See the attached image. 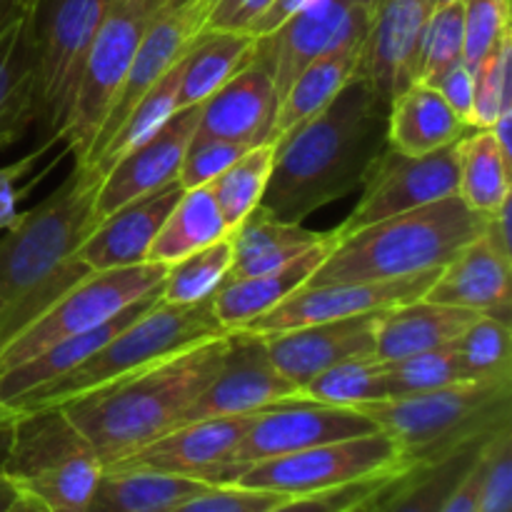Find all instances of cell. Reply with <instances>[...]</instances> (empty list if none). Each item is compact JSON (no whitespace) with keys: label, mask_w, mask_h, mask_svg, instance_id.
Masks as SVG:
<instances>
[{"label":"cell","mask_w":512,"mask_h":512,"mask_svg":"<svg viewBox=\"0 0 512 512\" xmlns=\"http://www.w3.org/2000/svg\"><path fill=\"white\" fill-rule=\"evenodd\" d=\"M255 55V38L235 30H205L183 58L178 108L200 105L238 75Z\"/></svg>","instance_id":"d6a6232c"},{"label":"cell","mask_w":512,"mask_h":512,"mask_svg":"<svg viewBox=\"0 0 512 512\" xmlns=\"http://www.w3.org/2000/svg\"><path fill=\"white\" fill-rule=\"evenodd\" d=\"M363 43L365 35H353V38L330 48L328 53L318 55L313 63H308L295 75V80L278 103L273 133H270L273 143L293 128H298L300 123L318 115L358 75Z\"/></svg>","instance_id":"f1b7e54d"},{"label":"cell","mask_w":512,"mask_h":512,"mask_svg":"<svg viewBox=\"0 0 512 512\" xmlns=\"http://www.w3.org/2000/svg\"><path fill=\"white\" fill-rule=\"evenodd\" d=\"M380 430L375 420L355 408H335L313 400L288 398L255 413L228 463L213 475L210 485H228L240 470L280 455L300 453L335 440L358 438Z\"/></svg>","instance_id":"7c38bea8"},{"label":"cell","mask_w":512,"mask_h":512,"mask_svg":"<svg viewBox=\"0 0 512 512\" xmlns=\"http://www.w3.org/2000/svg\"><path fill=\"white\" fill-rule=\"evenodd\" d=\"M325 233L303 228V223H288L275 218L263 205L253 210L238 228L230 233L233 243V265L228 280L253 278L283 268L293 258L318 245Z\"/></svg>","instance_id":"f546056e"},{"label":"cell","mask_w":512,"mask_h":512,"mask_svg":"<svg viewBox=\"0 0 512 512\" xmlns=\"http://www.w3.org/2000/svg\"><path fill=\"white\" fill-rule=\"evenodd\" d=\"M223 333H228V330L215 318L210 298L193 305H173L158 298V303L150 305L128 328H123L103 348L95 350L85 363H80L70 373L60 375L53 383L15 400L13 405L5 408V415L15 418L25 410L63 405L78 395L103 388L113 380L138 373V370L148 368V365L158 363L168 355L188 350Z\"/></svg>","instance_id":"5b68a950"},{"label":"cell","mask_w":512,"mask_h":512,"mask_svg":"<svg viewBox=\"0 0 512 512\" xmlns=\"http://www.w3.org/2000/svg\"><path fill=\"white\" fill-rule=\"evenodd\" d=\"M208 8L210 0H168L165 3V8L160 10L158 18L153 20V25L145 33L143 43H140L138 53L133 58V65L125 75L123 88H120L118 98H115L113 108H110L98 138L90 145L85 160L110 138V133L118 128L120 120L138 103L140 95L188 55L195 40L205 33Z\"/></svg>","instance_id":"ac0fdd59"},{"label":"cell","mask_w":512,"mask_h":512,"mask_svg":"<svg viewBox=\"0 0 512 512\" xmlns=\"http://www.w3.org/2000/svg\"><path fill=\"white\" fill-rule=\"evenodd\" d=\"M355 410L398 440L410 465H425L512 423V380L460 383Z\"/></svg>","instance_id":"8992f818"},{"label":"cell","mask_w":512,"mask_h":512,"mask_svg":"<svg viewBox=\"0 0 512 512\" xmlns=\"http://www.w3.org/2000/svg\"><path fill=\"white\" fill-rule=\"evenodd\" d=\"M470 130L473 128L448 108L438 90L420 80L388 103L385 140L388 148L403 155L435 153L458 143Z\"/></svg>","instance_id":"83f0119b"},{"label":"cell","mask_w":512,"mask_h":512,"mask_svg":"<svg viewBox=\"0 0 512 512\" xmlns=\"http://www.w3.org/2000/svg\"><path fill=\"white\" fill-rule=\"evenodd\" d=\"M165 3L168 0H113L105 10L85 55L73 108L60 138V143L68 145L75 155V163H83L90 145L98 138L135 53Z\"/></svg>","instance_id":"ba28073f"},{"label":"cell","mask_w":512,"mask_h":512,"mask_svg":"<svg viewBox=\"0 0 512 512\" xmlns=\"http://www.w3.org/2000/svg\"><path fill=\"white\" fill-rule=\"evenodd\" d=\"M273 160V143L255 145V148L245 150L233 165H228L213 183H208L230 233L263 203Z\"/></svg>","instance_id":"74e56055"},{"label":"cell","mask_w":512,"mask_h":512,"mask_svg":"<svg viewBox=\"0 0 512 512\" xmlns=\"http://www.w3.org/2000/svg\"><path fill=\"white\" fill-rule=\"evenodd\" d=\"M430 13V0H375L358 78L368 80L388 103L418 83L420 45Z\"/></svg>","instance_id":"d6986e66"},{"label":"cell","mask_w":512,"mask_h":512,"mask_svg":"<svg viewBox=\"0 0 512 512\" xmlns=\"http://www.w3.org/2000/svg\"><path fill=\"white\" fill-rule=\"evenodd\" d=\"M13 415H0V475H3L5 460H8L10 440H13Z\"/></svg>","instance_id":"11a10c76"},{"label":"cell","mask_w":512,"mask_h":512,"mask_svg":"<svg viewBox=\"0 0 512 512\" xmlns=\"http://www.w3.org/2000/svg\"><path fill=\"white\" fill-rule=\"evenodd\" d=\"M510 53L512 33L500 40L488 58L473 70L475 100H473V128H493L495 120L512 110L510 103Z\"/></svg>","instance_id":"7bdbcfd3"},{"label":"cell","mask_w":512,"mask_h":512,"mask_svg":"<svg viewBox=\"0 0 512 512\" xmlns=\"http://www.w3.org/2000/svg\"><path fill=\"white\" fill-rule=\"evenodd\" d=\"M393 478H398V475H393ZM393 478H378L368 480V483L348 485V488L328 490V493L288 498L265 512H350L353 508H358V505H363L365 500L373 498V495H378Z\"/></svg>","instance_id":"c3c4849f"},{"label":"cell","mask_w":512,"mask_h":512,"mask_svg":"<svg viewBox=\"0 0 512 512\" xmlns=\"http://www.w3.org/2000/svg\"><path fill=\"white\" fill-rule=\"evenodd\" d=\"M230 265H233V243L228 235L170 263L160 285V300L173 305L203 303L213 298L220 285L228 280Z\"/></svg>","instance_id":"f35d334b"},{"label":"cell","mask_w":512,"mask_h":512,"mask_svg":"<svg viewBox=\"0 0 512 512\" xmlns=\"http://www.w3.org/2000/svg\"><path fill=\"white\" fill-rule=\"evenodd\" d=\"M428 85H433L440 93V98L448 103V108L458 115L463 123H468L473 128V100H475V75L468 65L460 60V63L450 65L443 73L435 75L433 80H428Z\"/></svg>","instance_id":"681fc988"},{"label":"cell","mask_w":512,"mask_h":512,"mask_svg":"<svg viewBox=\"0 0 512 512\" xmlns=\"http://www.w3.org/2000/svg\"><path fill=\"white\" fill-rule=\"evenodd\" d=\"M253 418L255 413L185 423L105 470H150V473L198 478L210 485L213 475L228 463L230 453L250 428Z\"/></svg>","instance_id":"44dd1931"},{"label":"cell","mask_w":512,"mask_h":512,"mask_svg":"<svg viewBox=\"0 0 512 512\" xmlns=\"http://www.w3.org/2000/svg\"><path fill=\"white\" fill-rule=\"evenodd\" d=\"M415 468L408 463L398 440L385 430H375L358 438L315 445L300 453L280 455L240 470L228 485L265 490L285 498L328 493L355 483L393 478Z\"/></svg>","instance_id":"9c48e42d"},{"label":"cell","mask_w":512,"mask_h":512,"mask_svg":"<svg viewBox=\"0 0 512 512\" xmlns=\"http://www.w3.org/2000/svg\"><path fill=\"white\" fill-rule=\"evenodd\" d=\"M100 175L85 165L0 235V350L90 270L78 250L95 228Z\"/></svg>","instance_id":"7a4b0ae2"},{"label":"cell","mask_w":512,"mask_h":512,"mask_svg":"<svg viewBox=\"0 0 512 512\" xmlns=\"http://www.w3.org/2000/svg\"><path fill=\"white\" fill-rule=\"evenodd\" d=\"M228 333L63 403L103 468L183 425L185 413L223 365Z\"/></svg>","instance_id":"3957f363"},{"label":"cell","mask_w":512,"mask_h":512,"mask_svg":"<svg viewBox=\"0 0 512 512\" xmlns=\"http://www.w3.org/2000/svg\"><path fill=\"white\" fill-rule=\"evenodd\" d=\"M273 0H210L205 30H235L248 33L255 20L270 8Z\"/></svg>","instance_id":"f907efd6"},{"label":"cell","mask_w":512,"mask_h":512,"mask_svg":"<svg viewBox=\"0 0 512 512\" xmlns=\"http://www.w3.org/2000/svg\"><path fill=\"white\" fill-rule=\"evenodd\" d=\"M198 115L200 105L180 108L158 133L135 145L105 170L95 195V225L128 200L178 180L183 155L198 128Z\"/></svg>","instance_id":"ffe728a7"},{"label":"cell","mask_w":512,"mask_h":512,"mask_svg":"<svg viewBox=\"0 0 512 512\" xmlns=\"http://www.w3.org/2000/svg\"><path fill=\"white\" fill-rule=\"evenodd\" d=\"M18 488L5 475H0V512H8L10 505L18 500Z\"/></svg>","instance_id":"9f6ffc18"},{"label":"cell","mask_w":512,"mask_h":512,"mask_svg":"<svg viewBox=\"0 0 512 512\" xmlns=\"http://www.w3.org/2000/svg\"><path fill=\"white\" fill-rule=\"evenodd\" d=\"M3 475L45 510L85 512L103 463L63 405H45L15 415Z\"/></svg>","instance_id":"52a82bcc"},{"label":"cell","mask_w":512,"mask_h":512,"mask_svg":"<svg viewBox=\"0 0 512 512\" xmlns=\"http://www.w3.org/2000/svg\"><path fill=\"white\" fill-rule=\"evenodd\" d=\"M165 270L168 265L143 263L85 275L0 350V373L25 363L60 340L100 328L138 300L160 293Z\"/></svg>","instance_id":"30bf717a"},{"label":"cell","mask_w":512,"mask_h":512,"mask_svg":"<svg viewBox=\"0 0 512 512\" xmlns=\"http://www.w3.org/2000/svg\"><path fill=\"white\" fill-rule=\"evenodd\" d=\"M453 345L470 383L512 380V335L508 320L478 315Z\"/></svg>","instance_id":"ab89813d"},{"label":"cell","mask_w":512,"mask_h":512,"mask_svg":"<svg viewBox=\"0 0 512 512\" xmlns=\"http://www.w3.org/2000/svg\"><path fill=\"white\" fill-rule=\"evenodd\" d=\"M113 0H38L33 18L40 128L45 145L60 143L85 55Z\"/></svg>","instance_id":"8fae6325"},{"label":"cell","mask_w":512,"mask_h":512,"mask_svg":"<svg viewBox=\"0 0 512 512\" xmlns=\"http://www.w3.org/2000/svg\"><path fill=\"white\" fill-rule=\"evenodd\" d=\"M478 315L483 313L430 303L425 298L383 310L378 315L375 358L390 363L455 343Z\"/></svg>","instance_id":"4316f807"},{"label":"cell","mask_w":512,"mask_h":512,"mask_svg":"<svg viewBox=\"0 0 512 512\" xmlns=\"http://www.w3.org/2000/svg\"><path fill=\"white\" fill-rule=\"evenodd\" d=\"M490 225L460 195L378 220L335 238L325 263L305 285L398 280L443 270ZM333 233V230H330Z\"/></svg>","instance_id":"277c9868"},{"label":"cell","mask_w":512,"mask_h":512,"mask_svg":"<svg viewBox=\"0 0 512 512\" xmlns=\"http://www.w3.org/2000/svg\"><path fill=\"white\" fill-rule=\"evenodd\" d=\"M510 35V0H463V63L478 68Z\"/></svg>","instance_id":"ee69618b"},{"label":"cell","mask_w":512,"mask_h":512,"mask_svg":"<svg viewBox=\"0 0 512 512\" xmlns=\"http://www.w3.org/2000/svg\"><path fill=\"white\" fill-rule=\"evenodd\" d=\"M333 233H325V238L303 255L285 263L283 268H275L270 273L253 275V278L225 280L218 293L210 298L213 313L225 330H238L253 323L260 315L270 313L280 303L298 293L305 283L315 275V270L325 263V258L333 250Z\"/></svg>","instance_id":"d4e9b609"},{"label":"cell","mask_w":512,"mask_h":512,"mask_svg":"<svg viewBox=\"0 0 512 512\" xmlns=\"http://www.w3.org/2000/svg\"><path fill=\"white\" fill-rule=\"evenodd\" d=\"M378 315L365 313L263 335L265 348L275 368L300 390L333 365L375 355Z\"/></svg>","instance_id":"7402d4cb"},{"label":"cell","mask_w":512,"mask_h":512,"mask_svg":"<svg viewBox=\"0 0 512 512\" xmlns=\"http://www.w3.org/2000/svg\"><path fill=\"white\" fill-rule=\"evenodd\" d=\"M210 485L150 470H105L85 512H168Z\"/></svg>","instance_id":"1f68e13d"},{"label":"cell","mask_w":512,"mask_h":512,"mask_svg":"<svg viewBox=\"0 0 512 512\" xmlns=\"http://www.w3.org/2000/svg\"><path fill=\"white\" fill-rule=\"evenodd\" d=\"M8 512H50V510H45L38 500L28 498V495H18V500L10 505Z\"/></svg>","instance_id":"6f0895ef"},{"label":"cell","mask_w":512,"mask_h":512,"mask_svg":"<svg viewBox=\"0 0 512 512\" xmlns=\"http://www.w3.org/2000/svg\"><path fill=\"white\" fill-rule=\"evenodd\" d=\"M180 68H183V60H180L175 68H170L163 78L155 80V83L140 95L138 103L130 108V113L120 120V125L110 133V138L80 165H85V168H90L93 173H98L100 178H103L105 170H108L115 160L123 158L128 150H133L135 145L148 140L153 133H158V130L168 123L170 115L180 110Z\"/></svg>","instance_id":"d590c367"},{"label":"cell","mask_w":512,"mask_h":512,"mask_svg":"<svg viewBox=\"0 0 512 512\" xmlns=\"http://www.w3.org/2000/svg\"><path fill=\"white\" fill-rule=\"evenodd\" d=\"M460 60H463V0L438 5L430 13L420 45L418 80L428 83Z\"/></svg>","instance_id":"b9f144b4"},{"label":"cell","mask_w":512,"mask_h":512,"mask_svg":"<svg viewBox=\"0 0 512 512\" xmlns=\"http://www.w3.org/2000/svg\"><path fill=\"white\" fill-rule=\"evenodd\" d=\"M308 3H313V0H273V3H270V8L265 10L258 20H255V25L248 30V35H253V38H263V35L273 33L278 25H283L290 15H295L298 10H303Z\"/></svg>","instance_id":"f5cc1de1"},{"label":"cell","mask_w":512,"mask_h":512,"mask_svg":"<svg viewBox=\"0 0 512 512\" xmlns=\"http://www.w3.org/2000/svg\"><path fill=\"white\" fill-rule=\"evenodd\" d=\"M493 435V433H490ZM490 435L460 445L435 463L415 465L390 480L373 498L368 512H440L460 480L465 478Z\"/></svg>","instance_id":"4dcf8cb0"},{"label":"cell","mask_w":512,"mask_h":512,"mask_svg":"<svg viewBox=\"0 0 512 512\" xmlns=\"http://www.w3.org/2000/svg\"><path fill=\"white\" fill-rule=\"evenodd\" d=\"M512 510V423L495 430L483 448V475H480L475 512Z\"/></svg>","instance_id":"f6af8a7d"},{"label":"cell","mask_w":512,"mask_h":512,"mask_svg":"<svg viewBox=\"0 0 512 512\" xmlns=\"http://www.w3.org/2000/svg\"><path fill=\"white\" fill-rule=\"evenodd\" d=\"M388 100L355 75L318 115L275 140L263 208L288 223L305 218L363 185L388 148Z\"/></svg>","instance_id":"6da1fadb"},{"label":"cell","mask_w":512,"mask_h":512,"mask_svg":"<svg viewBox=\"0 0 512 512\" xmlns=\"http://www.w3.org/2000/svg\"><path fill=\"white\" fill-rule=\"evenodd\" d=\"M183 185L178 180L158 190L138 195L100 220L80 245L78 255L90 273L115 268H133L148 263L150 245L178 203Z\"/></svg>","instance_id":"603a6c76"},{"label":"cell","mask_w":512,"mask_h":512,"mask_svg":"<svg viewBox=\"0 0 512 512\" xmlns=\"http://www.w3.org/2000/svg\"><path fill=\"white\" fill-rule=\"evenodd\" d=\"M298 398V388L270 360L265 338L248 330H228L223 365L185 413V423L253 415L280 400Z\"/></svg>","instance_id":"9a60e30c"},{"label":"cell","mask_w":512,"mask_h":512,"mask_svg":"<svg viewBox=\"0 0 512 512\" xmlns=\"http://www.w3.org/2000/svg\"><path fill=\"white\" fill-rule=\"evenodd\" d=\"M33 158H25L20 160V163L0 168V233L8 230L10 225L20 218L18 205H20V198H23V190H18V185L15 183L28 173V165L33 163Z\"/></svg>","instance_id":"816d5d0a"},{"label":"cell","mask_w":512,"mask_h":512,"mask_svg":"<svg viewBox=\"0 0 512 512\" xmlns=\"http://www.w3.org/2000/svg\"><path fill=\"white\" fill-rule=\"evenodd\" d=\"M360 188L363 195L343 225L333 230L335 238L458 195V143L428 155H403L385 148L373 160Z\"/></svg>","instance_id":"4fadbf2b"},{"label":"cell","mask_w":512,"mask_h":512,"mask_svg":"<svg viewBox=\"0 0 512 512\" xmlns=\"http://www.w3.org/2000/svg\"><path fill=\"white\" fill-rule=\"evenodd\" d=\"M440 270L423 275H410L398 280H370V283H328L303 285L285 303L260 315L245 328L248 333L270 335L283 330L303 328V325L328 323V320L355 318L365 313H383L398 305L425 298Z\"/></svg>","instance_id":"2e32d148"},{"label":"cell","mask_w":512,"mask_h":512,"mask_svg":"<svg viewBox=\"0 0 512 512\" xmlns=\"http://www.w3.org/2000/svg\"><path fill=\"white\" fill-rule=\"evenodd\" d=\"M228 235L230 230L208 185L188 188L180 193L178 203L160 225L158 235L150 245L148 263L170 265L215 240L228 238Z\"/></svg>","instance_id":"e575fe53"},{"label":"cell","mask_w":512,"mask_h":512,"mask_svg":"<svg viewBox=\"0 0 512 512\" xmlns=\"http://www.w3.org/2000/svg\"><path fill=\"white\" fill-rule=\"evenodd\" d=\"M433 3V8H438V5H448V3H460V0H430Z\"/></svg>","instance_id":"91938a15"},{"label":"cell","mask_w":512,"mask_h":512,"mask_svg":"<svg viewBox=\"0 0 512 512\" xmlns=\"http://www.w3.org/2000/svg\"><path fill=\"white\" fill-rule=\"evenodd\" d=\"M458 195L488 220L510 205V155L488 128H473L458 140Z\"/></svg>","instance_id":"836d02e7"},{"label":"cell","mask_w":512,"mask_h":512,"mask_svg":"<svg viewBox=\"0 0 512 512\" xmlns=\"http://www.w3.org/2000/svg\"><path fill=\"white\" fill-rule=\"evenodd\" d=\"M245 150L250 148L225 143V140L195 138L193 135V140H190L188 150H185L183 155V163H180L178 183L183 185V190L213 183V180L218 178L228 165H233Z\"/></svg>","instance_id":"bcb514c9"},{"label":"cell","mask_w":512,"mask_h":512,"mask_svg":"<svg viewBox=\"0 0 512 512\" xmlns=\"http://www.w3.org/2000/svg\"><path fill=\"white\" fill-rule=\"evenodd\" d=\"M298 398L320 405H335V408H360V405L388 400L385 363L375 355L345 360L308 380L298 390Z\"/></svg>","instance_id":"8d00e7d4"},{"label":"cell","mask_w":512,"mask_h":512,"mask_svg":"<svg viewBox=\"0 0 512 512\" xmlns=\"http://www.w3.org/2000/svg\"><path fill=\"white\" fill-rule=\"evenodd\" d=\"M288 500L285 495L240 485H210L205 493L183 500L168 512H265Z\"/></svg>","instance_id":"7dc6e473"},{"label":"cell","mask_w":512,"mask_h":512,"mask_svg":"<svg viewBox=\"0 0 512 512\" xmlns=\"http://www.w3.org/2000/svg\"><path fill=\"white\" fill-rule=\"evenodd\" d=\"M35 5L0 33V150L18 143L40 118Z\"/></svg>","instance_id":"484cf974"},{"label":"cell","mask_w":512,"mask_h":512,"mask_svg":"<svg viewBox=\"0 0 512 512\" xmlns=\"http://www.w3.org/2000/svg\"><path fill=\"white\" fill-rule=\"evenodd\" d=\"M385 378H388L390 398L433 393V390L450 388V385L470 383L453 343L428 350V353L390 360L385 363Z\"/></svg>","instance_id":"60d3db41"},{"label":"cell","mask_w":512,"mask_h":512,"mask_svg":"<svg viewBox=\"0 0 512 512\" xmlns=\"http://www.w3.org/2000/svg\"><path fill=\"white\" fill-rule=\"evenodd\" d=\"M510 275V205H505L485 233L440 270L425 300L508 320Z\"/></svg>","instance_id":"e0dca14e"},{"label":"cell","mask_w":512,"mask_h":512,"mask_svg":"<svg viewBox=\"0 0 512 512\" xmlns=\"http://www.w3.org/2000/svg\"><path fill=\"white\" fill-rule=\"evenodd\" d=\"M38 0H0V33L13 23L15 18L30 10Z\"/></svg>","instance_id":"db71d44e"},{"label":"cell","mask_w":512,"mask_h":512,"mask_svg":"<svg viewBox=\"0 0 512 512\" xmlns=\"http://www.w3.org/2000/svg\"><path fill=\"white\" fill-rule=\"evenodd\" d=\"M280 95L263 65L250 60L238 75L215 90L205 103H200L195 138L225 140V143L255 148L273 143L275 113Z\"/></svg>","instance_id":"cb8c5ba5"},{"label":"cell","mask_w":512,"mask_h":512,"mask_svg":"<svg viewBox=\"0 0 512 512\" xmlns=\"http://www.w3.org/2000/svg\"><path fill=\"white\" fill-rule=\"evenodd\" d=\"M393 480H395V478H393ZM373 498H375V495H373ZM373 498H370V500H365L363 505H358V508H353V510H350V512H368V510H370V503H373Z\"/></svg>","instance_id":"680465c9"},{"label":"cell","mask_w":512,"mask_h":512,"mask_svg":"<svg viewBox=\"0 0 512 512\" xmlns=\"http://www.w3.org/2000/svg\"><path fill=\"white\" fill-rule=\"evenodd\" d=\"M375 0H313L273 33L255 38L253 60L263 65L283 98L295 75L353 35H368Z\"/></svg>","instance_id":"5bb4252c"}]
</instances>
